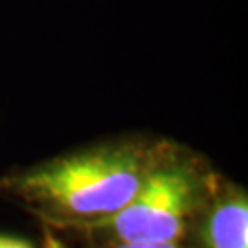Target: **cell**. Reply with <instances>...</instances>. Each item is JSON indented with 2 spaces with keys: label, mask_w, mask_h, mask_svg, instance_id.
Segmentation results:
<instances>
[{
  "label": "cell",
  "mask_w": 248,
  "mask_h": 248,
  "mask_svg": "<svg viewBox=\"0 0 248 248\" xmlns=\"http://www.w3.org/2000/svg\"><path fill=\"white\" fill-rule=\"evenodd\" d=\"M171 151L166 143L103 145L0 178V187L30 204L48 226L94 221L124 208Z\"/></svg>",
  "instance_id": "obj_1"
},
{
  "label": "cell",
  "mask_w": 248,
  "mask_h": 248,
  "mask_svg": "<svg viewBox=\"0 0 248 248\" xmlns=\"http://www.w3.org/2000/svg\"><path fill=\"white\" fill-rule=\"evenodd\" d=\"M210 193V180L171 151L124 208L94 221L64 222L59 228L122 245L180 243Z\"/></svg>",
  "instance_id": "obj_2"
},
{
  "label": "cell",
  "mask_w": 248,
  "mask_h": 248,
  "mask_svg": "<svg viewBox=\"0 0 248 248\" xmlns=\"http://www.w3.org/2000/svg\"><path fill=\"white\" fill-rule=\"evenodd\" d=\"M201 212L202 248H248V197L243 189L212 191Z\"/></svg>",
  "instance_id": "obj_3"
},
{
  "label": "cell",
  "mask_w": 248,
  "mask_h": 248,
  "mask_svg": "<svg viewBox=\"0 0 248 248\" xmlns=\"http://www.w3.org/2000/svg\"><path fill=\"white\" fill-rule=\"evenodd\" d=\"M43 248H68V247L53 233V230L48 224H45V228H43Z\"/></svg>",
  "instance_id": "obj_4"
},
{
  "label": "cell",
  "mask_w": 248,
  "mask_h": 248,
  "mask_svg": "<svg viewBox=\"0 0 248 248\" xmlns=\"http://www.w3.org/2000/svg\"><path fill=\"white\" fill-rule=\"evenodd\" d=\"M0 248H35L30 241L13 237V235H0Z\"/></svg>",
  "instance_id": "obj_5"
},
{
  "label": "cell",
  "mask_w": 248,
  "mask_h": 248,
  "mask_svg": "<svg viewBox=\"0 0 248 248\" xmlns=\"http://www.w3.org/2000/svg\"><path fill=\"white\" fill-rule=\"evenodd\" d=\"M105 248H182L180 243H162V245H122V243H107Z\"/></svg>",
  "instance_id": "obj_6"
}]
</instances>
